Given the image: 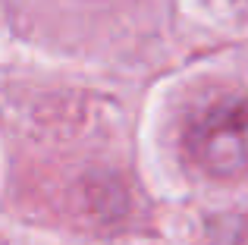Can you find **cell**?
<instances>
[{
	"instance_id": "1",
	"label": "cell",
	"mask_w": 248,
	"mask_h": 245,
	"mask_svg": "<svg viewBox=\"0 0 248 245\" xmlns=\"http://www.w3.org/2000/svg\"><path fill=\"white\" fill-rule=\"evenodd\" d=\"M188 151L214 176L248 170V98H220L198 113L188 126Z\"/></svg>"
}]
</instances>
